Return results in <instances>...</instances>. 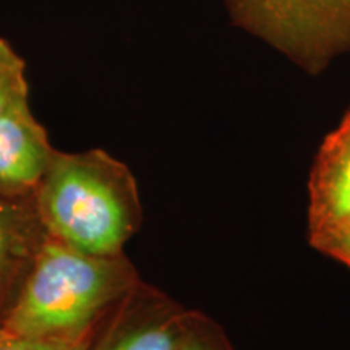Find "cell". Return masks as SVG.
<instances>
[{
  "label": "cell",
  "mask_w": 350,
  "mask_h": 350,
  "mask_svg": "<svg viewBox=\"0 0 350 350\" xmlns=\"http://www.w3.org/2000/svg\"><path fill=\"white\" fill-rule=\"evenodd\" d=\"M47 237L34 195H0V326Z\"/></svg>",
  "instance_id": "8992f818"
},
{
  "label": "cell",
  "mask_w": 350,
  "mask_h": 350,
  "mask_svg": "<svg viewBox=\"0 0 350 350\" xmlns=\"http://www.w3.org/2000/svg\"><path fill=\"white\" fill-rule=\"evenodd\" d=\"M55 151L29 103L0 116V195H34Z\"/></svg>",
  "instance_id": "52a82bcc"
},
{
  "label": "cell",
  "mask_w": 350,
  "mask_h": 350,
  "mask_svg": "<svg viewBox=\"0 0 350 350\" xmlns=\"http://www.w3.org/2000/svg\"><path fill=\"white\" fill-rule=\"evenodd\" d=\"M25 60L0 38V116L28 100Z\"/></svg>",
  "instance_id": "ba28073f"
},
{
  "label": "cell",
  "mask_w": 350,
  "mask_h": 350,
  "mask_svg": "<svg viewBox=\"0 0 350 350\" xmlns=\"http://www.w3.org/2000/svg\"><path fill=\"white\" fill-rule=\"evenodd\" d=\"M177 350H235L227 334L206 314L193 312Z\"/></svg>",
  "instance_id": "9c48e42d"
},
{
  "label": "cell",
  "mask_w": 350,
  "mask_h": 350,
  "mask_svg": "<svg viewBox=\"0 0 350 350\" xmlns=\"http://www.w3.org/2000/svg\"><path fill=\"white\" fill-rule=\"evenodd\" d=\"M193 312L139 281L103 319L88 350H177Z\"/></svg>",
  "instance_id": "277c9868"
},
{
  "label": "cell",
  "mask_w": 350,
  "mask_h": 350,
  "mask_svg": "<svg viewBox=\"0 0 350 350\" xmlns=\"http://www.w3.org/2000/svg\"><path fill=\"white\" fill-rule=\"evenodd\" d=\"M314 250L350 268V222L308 239Z\"/></svg>",
  "instance_id": "30bf717a"
},
{
  "label": "cell",
  "mask_w": 350,
  "mask_h": 350,
  "mask_svg": "<svg viewBox=\"0 0 350 350\" xmlns=\"http://www.w3.org/2000/svg\"><path fill=\"white\" fill-rule=\"evenodd\" d=\"M34 201L49 237L90 255H120L143 224L133 174L104 150L55 151Z\"/></svg>",
  "instance_id": "7a4b0ae2"
},
{
  "label": "cell",
  "mask_w": 350,
  "mask_h": 350,
  "mask_svg": "<svg viewBox=\"0 0 350 350\" xmlns=\"http://www.w3.org/2000/svg\"><path fill=\"white\" fill-rule=\"evenodd\" d=\"M306 214L308 239L350 222V109L314 156Z\"/></svg>",
  "instance_id": "5b68a950"
},
{
  "label": "cell",
  "mask_w": 350,
  "mask_h": 350,
  "mask_svg": "<svg viewBox=\"0 0 350 350\" xmlns=\"http://www.w3.org/2000/svg\"><path fill=\"white\" fill-rule=\"evenodd\" d=\"M235 26L262 39L308 75L350 52V0H224Z\"/></svg>",
  "instance_id": "3957f363"
},
{
  "label": "cell",
  "mask_w": 350,
  "mask_h": 350,
  "mask_svg": "<svg viewBox=\"0 0 350 350\" xmlns=\"http://www.w3.org/2000/svg\"><path fill=\"white\" fill-rule=\"evenodd\" d=\"M139 281L125 253L90 255L47 237L0 332L85 342Z\"/></svg>",
  "instance_id": "6da1fadb"
},
{
  "label": "cell",
  "mask_w": 350,
  "mask_h": 350,
  "mask_svg": "<svg viewBox=\"0 0 350 350\" xmlns=\"http://www.w3.org/2000/svg\"><path fill=\"white\" fill-rule=\"evenodd\" d=\"M90 340H85V342H52V340L18 338V336L0 332V350H88Z\"/></svg>",
  "instance_id": "8fae6325"
}]
</instances>
